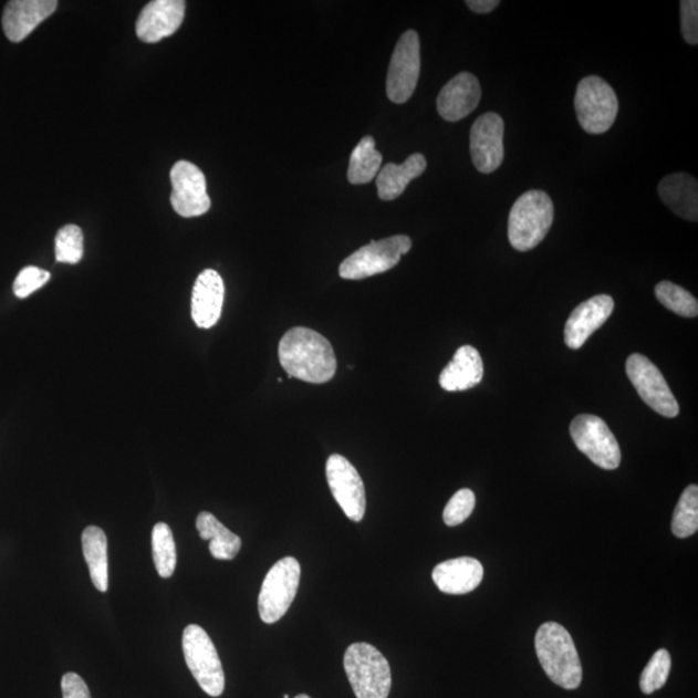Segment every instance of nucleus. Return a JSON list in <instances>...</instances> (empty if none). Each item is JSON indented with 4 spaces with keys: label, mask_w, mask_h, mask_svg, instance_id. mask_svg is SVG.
Segmentation results:
<instances>
[{
    "label": "nucleus",
    "mask_w": 698,
    "mask_h": 698,
    "mask_svg": "<svg viewBox=\"0 0 698 698\" xmlns=\"http://www.w3.org/2000/svg\"><path fill=\"white\" fill-rule=\"evenodd\" d=\"M329 488L337 504L352 521H362L366 511V494L362 477L354 465L341 455L330 456L326 462Z\"/></svg>",
    "instance_id": "nucleus-12"
},
{
    "label": "nucleus",
    "mask_w": 698,
    "mask_h": 698,
    "mask_svg": "<svg viewBox=\"0 0 698 698\" xmlns=\"http://www.w3.org/2000/svg\"><path fill=\"white\" fill-rule=\"evenodd\" d=\"M82 549L92 584L100 593H106L110 587V565H107V540L103 529L95 525L84 529Z\"/></svg>",
    "instance_id": "nucleus-24"
},
{
    "label": "nucleus",
    "mask_w": 698,
    "mask_h": 698,
    "mask_svg": "<svg viewBox=\"0 0 698 698\" xmlns=\"http://www.w3.org/2000/svg\"><path fill=\"white\" fill-rule=\"evenodd\" d=\"M83 232L79 226L67 225L56 235L55 252L60 263L76 264L83 257Z\"/></svg>",
    "instance_id": "nucleus-31"
},
{
    "label": "nucleus",
    "mask_w": 698,
    "mask_h": 698,
    "mask_svg": "<svg viewBox=\"0 0 698 698\" xmlns=\"http://www.w3.org/2000/svg\"><path fill=\"white\" fill-rule=\"evenodd\" d=\"M535 654L542 669L559 687L577 689L582 681V666L572 636L562 625L543 624L535 634Z\"/></svg>",
    "instance_id": "nucleus-2"
},
{
    "label": "nucleus",
    "mask_w": 698,
    "mask_h": 698,
    "mask_svg": "<svg viewBox=\"0 0 698 698\" xmlns=\"http://www.w3.org/2000/svg\"><path fill=\"white\" fill-rule=\"evenodd\" d=\"M574 106L580 125L593 135L607 133L618 114L615 90L595 75L586 76L579 83Z\"/></svg>",
    "instance_id": "nucleus-5"
},
{
    "label": "nucleus",
    "mask_w": 698,
    "mask_h": 698,
    "mask_svg": "<svg viewBox=\"0 0 698 698\" xmlns=\"http://www.w3.org/2000/svg\"><path fill=\"white\" fill-rule=\"evenodd\" d=\"M187 3L183 0H155L144 7L136 22V34L145 43H157L180 28Z\"/></svg>",
    "instance_id": "nucleus-15"
},
{
    "label": "nucleus",
    "mask_w": 698,
    "mask_h": 698,
    "mask_svg": "<svg viewBox=\"0 0 698 698\" xmlns=\"http://www.w3.org/2000/svg\"><path fill=\"white\" fill-rule=\"evenodd\" d=\"M279 356L290 377L313 385L332 381L336 372L332 344L325 336L309 327L289 330L280 342Z\"/></svg>",
    "instance_id": "nucleus-1"
},
{
    "label": "nucleus",
    "mask_w": 698,
    "mask_h": 698,
    "mask_svg": "<svg viewBox=\"0 0 698 698\" xmlns=\"http://www.w3.org/2000/svg\"><path fill=\"white\" fill-rule=\"evenodd\" d=\"M197 531L204 541H210L212 558L218 560H233L242 546L239 535L230 532L210 512L199 513L196 521Z\"/></svg>",
    "instance_id": "nucleus-25"
},
{
    "label": "nucleus",
    "mask_w": 698,
    "mask_h": 698,
    "mask_svg": "<svg viewBox=\"0 0 698 698\" xmlns=\"http://www.w3.org/2000/svg\"><path fill=\"white\" fill-rule=\"evenodd\" d=\"M301 584V564L283 558L267 573L259 594V615L265 624L278 623L293 604Z\"/></svg>",
    "instance_id": "nucleus-7"
},
{
    "label": "nucleus",
    "mask_w": 698,
    "mask_h": 698,
    "mask_svg": "<svg viewBox=\"0 0 698 698\" xmlns=\"http://www.w3.org/2000/svg\"><path fill=\"white\" fill-rule=\"evenodd\" d=\"M485 377V364L477 348L463 345L457 352L451 362L444 367L440 374V386L448 393L466 390L475 386Z\"/></svg>",
    "instance_id": "nucleus-21"
},
{
    "label": "nucleus",
    "mask_w": 698,
    "mask_h": 698,
    "mask_svg": "<svg viewBox=\"0 0 698 698\" xmlns=\"http://www.w3.org/2000/svg\"><path fill=\"white\" fill-rule=\"evenodd\" d=\"M183 650L188 669L204 692L221 696L226 688L225 670L209 634L201 626H187L183 633Z\"/></svg>",
    "instance_id": "nucleus-6"
},
{
    "label": "nucleus",
    "mask_w": 698,
    "mask_h": 698,
    "mask_svg": "<svg viewBox=\"0 0 698 698\" xmlns=\"http://www.w3.org/2000/svg\"><path fill=\"white\" fill-rule=\"evenodd\" d=\"M479 80L471 73H460L445 84L437 97V112L445 121L458 122L471 114L480 103Z\"/></svg>",
    "instance_id": "nucleus-17"
},
{
    "label": "nucleus",
    "mask_w": 698,
    "mask_h": 698,
    "mask_svg": "<svg viewBox=\"0 0 698 698\" xmlns=\"http://www.w3.org/2000/svg\"><path fill=\"white\" fill-rule=\"evenodd\" d=\"M671 656L666 649H658L649 659L640 677V689L644 695H652L661 689L669 678Z\"/></svg>",
    "instance_id": "nucleus-30"
},
{
    "label": "nucleus",
    "mask_w": 698,
    "mask_h": 698,
    "mask_svg": "<svg viewBox=\"0 0 698 698\" xmlns=\"http://www.w3.org/2000/svg\"><path fill=\"white\" fill-rule=\"evenodd\" d=\"M554 204L542 190H529L513 204L509 218V240L518 251L532 250L544 240L554 221Z\"/></svg>",
    "instance_id": "nucleus-3"
},
{
    "label": "nucleus",
    "mask_w": 698,
    "mask_h": 698,
    "mask_svg": "<svg viewBox=\"0 0 698 698\" xmlns=\"http://www.w3.org/2000/svg\"><path fill=\"white\" fill-rule=\"evenodd\" d=\"M681 33L688 44L698 43V2L683 0L680 2Z\"/></svg>",
    "instance_id": "nucleus-34"
},
{
    "label": "nucleus",
    "mask_w": 698,
    "mask_h": 698,
    "mask_svg": "<svg viewBox=\"0 0 698 698\" xmlns=\"http://www.w3.org/2000/svg\"><path fill=\"white\" fill-rule=\"evenodd\" d=\"M153 560L158 574L163 579H170L175 572L178 555L171 528L165 523H158L152 532Z\"/></svg>",
    "instance_id": "nucleus-27"
},
{
    "label": "nucleus",
    "mask_w": 698,
    "mask_h": 698,
    "mask_svg": "<svg viewBox=\"0 0 698 698\" xmlns=\"http://www.w3.org/2000/svg\"><path fill=\"white\" fill-rule=\"evenodd\" d=\"M420 75V42L414 30L405 32L396 44L387 75L390 102L404 104L413 96Z\"/></svg>",
    "instance_id": "nucleus-10"
},
{
    "label": "nucleus",
    "mask_w": 698,
    "mask_h": 698,
    "mask_svg": "<svg viewBox=\"0 0 698 698\" xmlns=\"http://www.w3.org/2000/svg\"><path fill=\"white\" fill-rule=\"evenodd\" d=\"M504 122L500 114L490 112L475 121L470 134V149L475 167L481 174H492L504 158Z\"/></svg>",
    "instance_id": "nucleus-14"
},
{
    "label": "nucleus",
    "mask_w": 698,
    "mask_h": 698,
    "mask_svg": "<svg viewBox=\"0 0 698 698\" xmlns=\"http://www.w3.org/2000/svg\"><path fill=\"white\" fill-rule=\"evenodd\" d=\"M56 9V0H12L6 6L3 13V30L7 38L13 43L24 41Z\"/></svg>",
    "instance_id": "nucleus-18"
},
{
    "label": "nucleus",
    "mask_w": 698,
    "mask_h": 698,
    "mask_svg": "<svg viewBox=\"0 0 698 698\" xmlns=\"http://www.w3.org/2000/svg\"><path fill=\"white\" fill-rule=\"evenodd\" d=\"M170 178L171 204L180 217H201L210 210L211 199L207 195L206 178L196 165L188 160H179L173 167Z\"/></svg>",
    "instance_id": "nucleus-13"
},
{
    "label": "nucleus",
    "mask_w": 698,
    "mask_h": 698,
    "mask_svg": "<svg viewBox=\"0 0 698 698\" xmlns=\"http://www.w3.org/2000/svg\"><path fill=\"white\" fill-rule=\"evenodd\" d=\"M427 160L420 153H414L402 165L387 164L377 176L378 196L383 201H394L400 197L410 181L426 171Z\"/></svg>",
    "instance_id": "nucleus-23"
},
{
    "label": "nucleus",
    "mask_w": 698,
    "mask_h": 698,
    "mask_svg": "<svg viewBox=\"0 0 698 698\" xmlns=\"http://www.w3.org/2000/svg\"><path fill=\"white\" fill-rule=\"evenodd\" d=\"M50 279L51 274L48 271L33 265L27 267L14 280L13 293L20 299H25L45 285Z\"/></svg>",
    "instance_id": "nucleus-33"
},
{
    "label": "nucleus",
    "mask_w": 698,
    "mask_h": 698,
    "mask_svg": "<svg viewBox=\"0 0 698 698\" xmlns=\"http://www.w3.org/2000/svg\"><path fill=\"white\" fill-rule=\"evenodd\" d=\"M64 698H91L90 689L79 674L66 673L61 679Z\"/></svg>",
    "instance_id": "nucleus-35"
},
{
    "label": "nucleus",
    "mask_w": 698,
    "mask_h": 698,
    "mask_svg": "<svg viewBox=\"0 0 698 698\" xmlns=\"http://www.w3.org/2000/svg\"><path fill=\"white\" fill-rule=\"evenodd\" d=\"M655 294L659 303L681 317L694 319L698 314L697 299L689 291L675 285L673 282H659L655 289Z\"/></svg>",
    "instance_id": "nucleus-29"
},
{
    "label": "nucleus",
    "mask_w": 698,
    "mask_h": 698,
    "mask_svg": "<svg viewBox=\"0 0 698 698\" xmlns=\"http://www.w3.org/2000/svg\"><path fill=\"white\" fill-rule=\"evenodd\" d=\"M615 310V302L610 295H596L575 306L564 329L567 347L580 350L597 329H601Z\"/></svg>",
    "instance_id": "nucleus-16"
},
{
    "label": "nucleus",
    "mask_w": 698,
    "mask_h": 698,
    "mask_svg": "<svg viewBox=\"0 0 698 698\" xmlns=\"http://www.w3.org/2000/svg\"><path fill=\"white\" fill-rule=\"evenodd\" d=\"M658 195L678 217L698 220V184L694 176L683 173L667 175L659 181Z\"/></svg>",
    "instance_id": "nucleus-22"
},
{
    "label": "nucleus",
    "mask_w": 698,
    "mask_h": 698,
    "mask_svg": "<svg viewBox=\"0 0 698 698\" xmlns=\"http://www.w3.org/2000/svg\"><path fill=\"white\" fill-rule=\"evenodd\" d=\"M225 294V282L217 271L206 270L198 275L191 294V317L198 327L210 329L218 324Z\"/></svg>",
    "instance_id": "nucleus-19"
},
{
    "label": "nucleus",
    "mask_w": 698,
    "mask_h": 698,
    "mask_svg": "<svg viewBox=\"0 0 698 698\" xmlns=\"http://www.w3.org/2000/svg\"><path fill=\"white\" fill-rule=\"evenodd\" d=\"M626 373L642 400L652 410L666 418H675L679 414V404L675 400L669 385L658 367L646 356L635 354L627 358Z\"/></svg>",
    "instance_id": "nucleus-11"
},
{
    "label": "nucleus",
    "mask_w": 698,
    "mask_h": 698,
    "mask_svg": "<svg viewBox=\"0 0 698 698\" xmlns=\"http://www.w3.org/2000/svg\"><path fill=\"white\" fill-rule=\"evenodd\" d=\"M295 698H311L309 695H299Z\"/></svg>",
    "instance_id": "nucleus-37"
},
{
    "label": "nucleus",
    "mask_w": 698,
    "mask_h": 698,
    "mask_svg": "<svg viewBox=\"0 0 698 698\" xmlns=\"http://www.w3.org/2000/svg\"><path fill=\"white\" fill-rule=\"evenodd\" d=\"M344 670L357 698H388L393 675L385 656L369 643L345 650Z\"/></svg>",
    "instance_id": "nucleus-4"
},
{
    "label": "nucleus",
    "mask_w": 698,
    "mask_h": 698,
    "mask_svg": "<svg viewBox=\"0 0 698 698\" xmlns=\"http://www.w3.org/2000/svg\"><path fill=\"white\" fill-rule=\"evenodd\" d=\"M466 4L473 12L486 14L494 11L500 2L498 0H467Z\"/></svg>",
    "instance_id": "nucleus-36"
},
{
    "label": "nucleus",
    "mask_w": 698,
    "mask_h": 698,
    "mask_svg": "<svg viewBox=\"0 0 698 698\" xmlns=\"http://www.w3.org/2000/svg\"><path fill=\"white\" fill-rule=\"evenodd\" d=\"M485 577V567L473 558H457L435 566L433 580L441 593L465 595L473 592Z\"/></svg>",
    "instance_id": "nucleus-20"
},
{
    "label": "nucleus",
    "mask_w": 698,
    "mask_h": 698,
    "mask_svg": "<svg viewBox=\"0 0 698 698\" xmlns=\"http://www.w3.org/2000/svg\"><path fill=\"white\" fill-rule=\"evenodd\" d=\"M383 157L375 148L372 136L363 137L357 147L352 152L348 167V180L355 186L367 184L375 179L381 171Z\"/></svg>",
    "instance_id": "nucleus-26"
},
{
    "label": "nucleus",
    "mask_w": 698,
    "mask_h": 698,
    "mask_svg": "<svg viewBox=\"0 0 698 698\" xmlns=\"http://www.w3.org/2000/svg\"><path fill=\"white\" fill-rule=\"evenodd\" d=\"M671 531L678 539H688L698 531V488L689 486L681 493L674 511Z\"/></svg>",
    "instance_id": "nucleus-28"
},
{
    "label": "nucleus",
    "mask_w": 698,
    "mask_h": 698,
    "mask_svg": "<svg viewBox=\"0 0 698 698\" xmlns=\"http://www.w3.org/2000/svg\"><path fill=\"white\" fill-rule=\"evenodd\" d=\"M283 698H290V696L289 695H283Z\"/></svg>",
    "instance_id": "nucleus-38"
},
{
    "label": "nucleus",
    "mask_w": 698,
    "mask_h": 698,
    "mask_svg": "<svg viewBox=\"0 0 698 698\" xmlns=\"http://www.w3.org/2000/svg\"><path fill=\"white\" fill-rule=\"evenodd\" d=\"M408 236L398 235L372 242L350 256L340 267L344 280H364L393 270L411 249Z\"/></svg>",
    "instance_id": "nucleus-8"
},
{
    "label": "nucleus",
    "mask_w": 698,
    "mask_h": 698,
    "mask_svg": "<svg viewBox=\"0 0 698 698\" xmlns=\"http://www.w3.org/2000/svg\"><path fill=\"white\" fill-rule=\"evenodd\" d=\"M575 447L604 470H616L621 463V449L615 435L605 421L592 414H582L571 424Z\"/></svg>",
    "instance_id": "nucleus-9"
},
{
    "label": "nucleus",
    "mask_w": 698,
    "mask_h": 698,
    "mask_svg": "<svg viewBox=\"0 0 698 698\" xmlns=\"http://www.w3.org/2000/svg\"><path fill=\"white\" fill-rule=\"evenodd\" d=\"M477 504V497L472 490L460 489L450 498L447 508L444 510V523L448 527H457L471 517Z\"/></svg>",
    "instance_id": "nucleus-32"
}]
</instances>
